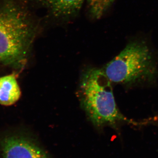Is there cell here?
Masks as SVG:
<instances>
[{"label": "cell", "instance_id": "cell-2", "mask_svg": "<svg viewBox=\"0 0 158 158\" xmlns=\"http://www.w3.org/2000/svg\"><path fill=\"white\" fill-rule=\"evenodd\" d=\"M111 83L103 69L89 67L83 72L78 95L88 119L97 127L114 125L121 121L138 124L119 112Z\"/></svg>", "mask_w": 158, "mask_h": 158}, {"label": "cell", "instance_id": "cell-6", "mask_svg": "<svg viewBox=\"0 0 158 158\" xmlns=\"http://www.w3.org/2000/svg\"><path fill=\"white\" fill-rule=\"evenodd\" d=\"M21 91L15 74L0 77V104L11 106L19 100Z\"/></svg>", "mask_w": 158, "mask_h": 158}, {"label": "cell", "instance_id": "cell-7", "mask_svg": "<svg viewBox=\"0 0 158 158\" xmlns=\"http://www.w3.org/2000/svg\"><path fill=\"white\" fill-rule=\"evenodd\" d=\"M115 0H88L89 11L95 19L102 17Z\"/></svg>", "mask_w": 158, "mask_h": 158}, {"label": "cell", "instance_id": "cell-4", "mask_svg": "<svg viewBox=\"0 0 158 158\" xmlns=\"http://www.w3.org/2000/svg\"><path fill=\"white\" fill-rule=\"evenodd\" d=\"M1 146L4 158H48L37 145L19 136L4 138Z\"/></svg>", "mask_w": 158, "mask_h": 158}, {"label": "cell", "instance_id": "cell-3", "mask_svg": "<svg viewBox=\"0 0 158 158\" xmlns=\"http://www.w3.org/2000/svg\"><path fill=\"white\" fill-rule=\"evenodd\" d=\"M110 81L128 84L154 75L156 67L149 48L144 43L133 42L103 69Z\"/></svg>", "mask_w": 158, "mask_h": 158}, {"label": "cell", "instance_id": "cell-1", "mask_svg": "<svg viewBox=\"0 0 158 158\" xmlns=\"http://www.w3.org/2000/svg\"><path fill=\"white\" fill-rule=\"evenodd\" d=\"M38 26L19 0H0V63L21 71L25 67Z\"/></svg>", "mask_w": 158, "mask_h": 158}, {"label": "cell", "instance_id": "cell-5", "mask_svg": "<svg viewBox=\"0 0 158 158\" xmlns=\"http://www.w3.org/2000/svg\"><path fill=\"white\" fill-rule=\"evenodd\" d=\"M56 18H67L77 14L85 0H35Z\"/></svg>", "mask_w": 158, "mask_h": 158}]
</instances>
